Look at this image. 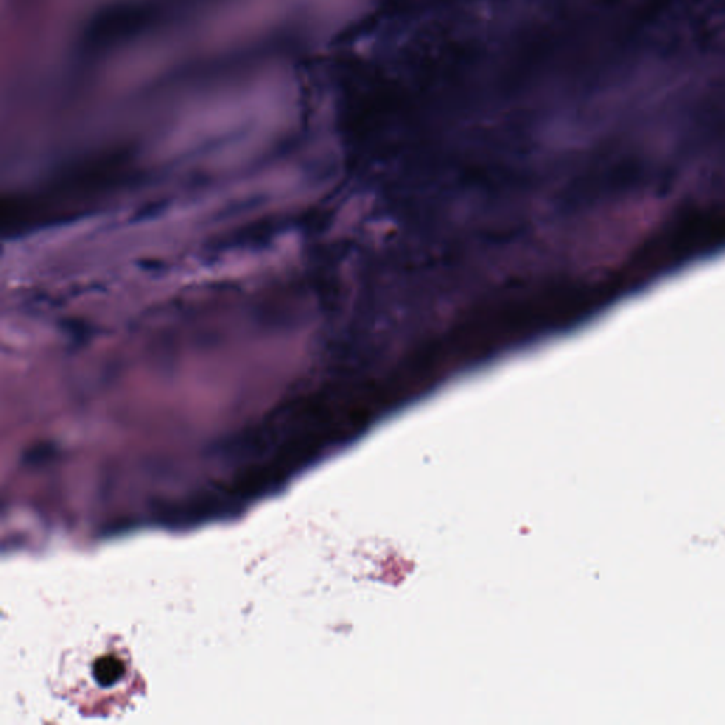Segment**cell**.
Here are the masks:
<instances>
[{"label": "cell", "mask_w": 725, "mask_h": 725, "mask_svg": "<svg viewBox=\"0 0 725 725\" xmlns=\"http://www.w3.org/2000/svg\"><path fill=\"white\" fill-rule=\"evenodd\" d=\"M125 674V665L115 656H102L93 666L94 680L104 689L117 684Z\"/></svg>", "instance_id": "1"}]
</instances>
